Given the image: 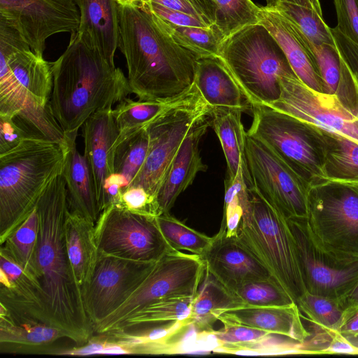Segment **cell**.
I'll use <instances>...</instances> for the list:
<instances>
[{
    "label": "cell",
    "instance_id": "obj_44",
    "mask_svg": "<svg viewBox=\"0 0 358 358\" xmlns=\"http://www.w3.org/2000/svg\"><path fill=\"white\" fill-rule=\"evenodd\" d=\"M134 213L157 217L160 215L155 197L139 186H128L115 203Z\"/></svg>",
    "mask_w": 358,
    "mask_h": 358
},
{
    "label": "cell",
    "instance_id": "obj_48",
    "mask_svg": "<svg viewBox=\"0 0 358 358\" xmlns=\"http://www.w3.org/2000/svg\"><path fill=\"white\" fill-rule=\"evenodd\" d=\"M336 45L354 73L358 72V45L345 37L336 27L331 28Z\"/></svg>",
    "mask_w": 358,
    "mask_h": 358
},
{
    "label": "cell",
    "instance_id": "obj_18",
    "mask_svg": "<svg viewBox=\"0 0 358 358\" xmlns=\"http://www.w3.org/2000/svg\"><path fill=\"white\" fill-rule=\"evenodd\" d=\"M145 326L149 327L136 332L120 329L104 334L120 343L127 355H173L198 350L199 331L188 316Z\"/></svg>",
    "mask_w": 358,
    "mask_h": 358
},
{
    "label": "cell",
    "instance_id": "obj_35",
    "mask_svg": "<svg viewBox=\"0 0 358 358\" xmlns=\"http://www.w3.org/2000/svg\"><path fill=\"white\" fill-rule=\"evenodd\" d=\"M38 218L36 208L22 224L1 245V250L18 264L37 285L34 260L37 242Z\"/></svg>",
    "mask_w": 358,
    "mask_h": 358
},
{
    "label": "cell",
    "instance_id": "obj_38",
    "mask_svg": "<svg viewBox=\"0 0 358 358\" xmlns=\"http://www.w3.org/2000/svg\"><path fill=\"white\" fill-rule=\"evenodd\" d=\"M291 21L313 45H336L331 28L323 20L322 15L309 8L285 2L275 8Z\"/></svg>",
    "mask_w": 358,
    "mask_h": 358
},
{
    "label": "cell",
    "instance_id": "obj_24",
    "mask_svg": "<svg viewBox=\"0 0 358 358\" xmlns=\"http://www.w3.org/2000/svg\"><path fill=\"white\" fill-rule=\"evenodd\" d=\"M78 131L65 134L62 170L69 210L96 224L101 213L93 176L85 155L76 146Z\"/></svg>",
    "mask_w": 358,
    "mask_h": 358
},
{
    "label": "cell",
    "instance_id": "obj_14",
    "mask_svg": "<svg viewBox=\"0 0 358 358\" xmlns=\"http://www.w3.org/2000/svg\"><path fill=\"white\" fill-rule=\"evenodd\" d=\"M303 285L310 294L341 299L358 284V258L339 257L320 248L307 218L287 220Z\"/></svg>",
    "mask_w": 358,
    "mask_h": 358
},
{
    "label": "cell",
    "instance_id": "obj_17",
    "mask_svg": "<svg viewBox=\"0 0 358 358\" xmlns=\"http://www.w3.org/2000/svg\"><path fill=\"white\" fill-rule=\"evenodd\" d=\"M280 96L266 105L358 142V118L333 95L315 91L295 75L280 80Z\"/></svg>",
    "mask_w": 358,
    "mask_h": 358
},
{
    "label": "cell",
    "instance_id": "obj_27",
    "mask_svg": "<svg viewBox=\"0 0 358 358\" xmlns=\"http://www.w3.org/2000/svg\"><path fill=\"white\" fill-rule=\"evenodd\" d=\"M311 49L323 86V93L335 96L358 118V80L336 45H313Z\"/></svg>",
    "mask_w": 358,
    "mask_h": 358
},
{
    "label": "cell",
    "instance_id": "obj_45",
    "mask_svg": "<svg viewBox=\"0 0 358 358\" xmlns=\"http://www.w3.org/2000/svg\"><path fill=\"white\" fill-rule=\"evenodd\" d=\"M336 27L345 37L358 45V0H334Z\"/></svg>",
    "mask_w": 358,
    "mask_h": 358
},
{
    "label": "cell",
    "instance_id": "obj_25",
    "mask_svg": "<svg viewBox=\"0 0 358 358\" xmlns=\"http://www.w3.org/2000/svg\"><path fill=\"white\" fill-rule=\"evenodd\" d=\"M80 12V24L76 32L88 46L114 63L119 48L118 5L116 0H73Z\"/></svg>",
    "mask_w": 358,
    "mask_h": 358
},
{
    "label": "cell",
    "instance_id": "obj_4",
    "mask_svg": "<svg viewBox=\"0 0 358 358\" xmlns=\"http://www.w3.org/2000/svg\"><path fill=\"white\" fill-rule=\"evenodd\" d=\"M63 162V145L37 136L0 154L1 245L36 208L48 184L62 173Z\"/></svg>",
    "mask_w": 358,
    "mask_h": 358
},
{
    "label": "cell",
    "instance_id": "obj_11",
    "mask_svg": "<svg viewBox=\"0 0 358 358\" xmlns=\"http://www.w3.org/2000/svg\"><path fill=\"white\" fill-rule=\"evenodd\" d=\"M200 92L190 101L160 115L147 126L149 147L143 165L128 186H139L156 198L184 139L210 113ZM127 186V187H128Z\"/></svg>",
    "mask_w": 358,
    "mask_h": 358
},
{
    "label": "cell",
    "instance_id": "obj_15",
    "mask_svg": "<svg viewBox=\"0 0 358 358\" xmlns=\"http://www.w3.org/2000/svg\"><path fill=\"white\" fill-rule=\"evenodd\" d=\"M156 262H141L99 254L83 292L86 313L93 326L126 301L152 270Z\"/></svg>",
    "mask_w": 358,
    "mask_h": 358
},
{
    "label": "cell",
    "instance_id": "obj_10",
    "mask_svg": "<svg viewBox=\"0 0 358 358\" xmlns=\"http://www.w3.org/2000/svg\"><path fill=\"white\" fill-rule=\"evenodd\" d=\"M205 271L200 255L170 250L156 262L150 274L128 299L94 325V333L104 334L117 329L130 315L161 299L194 297Z\"/></svg>",
    "mask_w": 358,
    "mask_h": 358
},
{
    "label": "cell",
    "instance_id": "obj_22",
    "mask_svg": "<svg viewBox=\"0 0 358 358\" xmlns=\"http://www.w3.org/2000/svg\"><path fill=\"white\" fill-rule=\"evenodd\" d=\"M113 108L97 111L83 124L85 156L90 165L101 212L103 185L113 173V148L119 135Z\"/></svg>",
    "mask_w": 358,
    "mask_h": 358
},
{
    "label": "cell",
    "instance_id": "obj_39",
    "mask_svg": "<svg viewBox=\"0 0 358 358\" xmlns=\"http://www.w3.org/2000/svg\"><path fill=\"white\" fill-rule=\"evenodd\" d=\"M158 226L170 246L201 256L213 241L209 237L187 226L169 213L156 217Z\"/></svg>",
    "mask_w": 358,
    "mask_h": 358
},
{
    "label": "cell",
    "instance_id": "obj_3",
    "mask_svg": "<svg viewBox=\"0 0 358 358\" xmlns=\"http://www.w3.org/2000/svg\"><path fill=\"white\" fill-rule=\"evenodd\" d=\"M50 107L64 134L78 131L94 113L113 108L131 94L127 77L75 32L52 62Z\"/></svg>",
    "mask_w": 358,
    "mask_h": 358
},
{
    "label": "cell",
    "instance_id": "obj_6",
    "mask_svg": "<svg viewBox=\"0 0 358 358\" xmlns=\"http://www.w3.org/2000/svg\"><path fill=\"white\" fill-rule=\"evenodd\" d=\"M218 57L250 106H266L278 100L280 79L295 75L276 40L259 22L245 26L227 37Z\"/></svg>",
    "mask_w": 358,
    "mask_h": 358
},
{
    "label": "cell",
    "instance_id": "obj_21",
    "mask_svg": "<svg viewBox=\"0 0 358 358\" xmlns=\"http://www.w3.org/2000/svg\"><path fill=\"white\" fill-rule=\"evenodd\" d=\"M210 126V113L201 119L184 139L157 195L160 215L169 213L178 196L192 184L197 173L207 170L199 145Z\"/></svg>",
    "mask_w": 358,
    "mask_h": 358
},
{
    "label": "cell",
    "instance_id": "obj_13",
    "mask_svg": "<svg viewBox=\"0 0 358 358\" xmlns=\"http://www.w3.org/2000/svg\"><path fill=\"white\" fill-rule=\"evenodd\" d=\"M245 155L257 192L286 220L307 218L310 185L261 141L248 134Z\"/></svg>",
    "mask_w": 358,
    "mask_h": 358
},
{
    "label": "cell",
    "instance_id": "obj_54",
    "mask_svg": "<svg viewBox=\"0 0 358 358\" xmlns=\"http://www.w3.org/2000/svg\"><path fill=\"white\" fill-rule=\"evenodd\" d=\"M0 283L1 286L6 288H11L12 287L8 275L1 268H0Z\"/></svg>",
    "mask_w": 358,
    "mask_h": 358
},
{
    "label": "cell",
    "instance_id": "obj_47",
    "mask_svg": "<svg viewBox=\"0 0 358 358\" xmlns=\"http://www.w3.org/2000/svg\"><path fill=\"white\" fill-rule=\"evenodd\" d=\"M143 3L148 5L152 13L164 22H170L178 26L211 27L203 20L184 13L173 10L155 3L148 1Z\"/></svg>",
    "mask_w": 358,
    "mask_h": 358
},
{
    "label": "cell",
    "instance_id": "obj_53",
    "mask_svg": "<svg viewBox=\"0 0 358 358\" xmlns=\"http://www.w3.org/2000/svg\"><path fill=\"white\" fill-rule=\"evenodd\" d=\"M340 302L345 309L358 305V284L348 294L340 299Z\"/></svg>",
    "mask_w": 358,
    "mask_h": 358
},
{
    "label": "cell",
    "instance_id": "obj_30",
    "mask_svg": "<svg viewBox=\"0 0 358 358\" xmlns=\"http://www.w3.org/2000/svg\"><path fill=\"white\" fill-rule=\"evenodd\" d=\"M243 110L214 107L210 112L211 127L220 142L227 162L226 178H234L243 168L252 181L245 155L246 134L241 121Z\"/></svg>",
    "mask_w": 358,
    "mask_h": 358
},
{
    "label": "cell",
    "instance_id": "obj_40",
    "mask_svg": "<svg viewBox=\"0 0 358 358\" xmlns=\"http://www.w3.org/2000/svg\"><path fill=\"white\" fill-rule=\"evenodd\" d=\"M302 317L310 323L334 331H338L345 308L340 300L315 295L306 292L296 301Z\"/></svg>",
    "mask_w": 358,
    "mask_h": 358
},
{
    "label": "cell",
    "instance_id": "obj_20",
    "mask_svg": "<svg viewBox=\"0 0 358 358\" xmlns=\"http://www.w3.org/2000/svg\"><path fill=\"white\" fill-rule=\"evenodd\" d=\"M258 19L282 48L296 77L310 89L323 93L310 43L301 31L275 9L260 7Z\"/></svg>",
    "mask_w": 358,
    "mask_h": 358
},
{
    "label": "cell",
    "instance_id": "obj_58",
    "mask_svg": "<svg viewBox=\"0 0 358 358\" xmlns=\"http://www.w3.org/2000/svg\"><path fill=\"white\" fill-rule=\"evenodd\" d=\"M357 185L358 187V185Z\"/></svg>",
    "mask_w": 358,
    "mask_h": 358
},
{
    "label": "cell",
    "instance_id": "obj_34",
    "mask_svg": "<svg viewBox=\"0 0 358 358\" xmlns=\"http://www.w3.org/2000/svg\"><path fill=\"white\" fill-rule=\"evenodd\" d=\"M148 147L146 127L119 134L113 148V173L123 175L130 184L144 164Z\"/></svg>",
    "mask_w": 358,
    "mask_h": 358
},
{
    "label": "cell",
    "instance_id": "obj_56",
    "mask_svg": "<svg viewBox=\"0 0 358 358\" xmlns=\"http://www.w3.org/2000/svg\"><path fill=\"white\" fill-rule=\"evenodd\" d=\"M146 0H116L117 3H139L145 2Z\"/></svg>",
    "mask_w": 358,
    "mask_h": 358
},
{
    "label": "cell",
    "instance_id": "obj_26",
    "mask_svg": "<svg viewBox=\"0 0 358 358\" xmlns=\"http://www.w3.org/2000/svg\"><path fill=\"white\" fill-rule=\"evenodd\" d=\"M296 303L284 306H241L217 316L223 324L250 327L303 343L311 335L302 323Z\"/></svg>",
    "mask_w": 358,
    "mask_h": 358
},
{
    "label": "cell",
    "instance_id": "obj_55",
    "mask_svg": "<svg viewBox=\"0 0 358 358\" xmlns=\"http://www.w3.org/2000/svg\"><path fill=\"white\" fill-rule=\"evenodd\" d=\"M343 335L345 337L348 341L358 351V334Z\"/></svg>",
    "mask_w": 358,
    "mask_h": 358
},
{
    "label": "cell",
    "instance_id": "obj_33",
    "mask_svg": "<svg viewBox=\"0 0 358 358\" xmlns=\"http://www.w3.org/2000/svg\"><path fill=\"white\" fill-rule=\"evenodd\" d=\"M322 130L326 141L323 166L326 182L358 185V142L343 134Z\"/></svg>",
    "mask_w": 358,
    "mask_h": 358
},
{
    "label": "cell",
    "instance_id": "obj_19",
    "mask_svg": "<svg viewBox=\"0 0 358 358\" xmlns=\"http://www.w3.org/2000/svg\"><path fill=\"white\" fill-rule=\"evenodd\" d=\"M200 257L204 262L206 271L232 293L246 282L275 280L235 238L217 233L210 245Z\"/></svg>",
    "mask_w": 358,
    "mask_h": 358
},
{
    "label": "cell",
    "instance_id": "obj_12",
    "mask_svg": "<svg viewBox=\"0 0 358 358\" xmlns=\"http://www.w3.org/2000/svg\"><path fill=\"white\" fill-rule=\"evenodd\" d=\"M98 250L105 254L141 262H157L173 249L156 217L132 213L111 203L94 225Z\"/></svg>",
    "mask_w": 358,
    "mask_h": 358
},
{
    "label": "cell",
    "instance_id": "obj_41",
    "mask_svg": "<svg viewBox=\"0 0 358 358\" xmlns=\"http://www.w3.org/2000/svg\"><path fill=\"white\" fill-rule=\"evenodd\" d=\"M233 293L248 306H284L295 303L274 280L246 282Z\"/></svg>",
    "mask_w": 358,
    "mask_h": 358
},
{
    "label": "cell",
    "instance_id": "obj_57",
    "mask_svg": "<svg viewBox=\"0 0 358 358\" xmlns=\"http://www.w3.org/2000/svg\"><path fill=\"white\" fill-rule=\"evenodd\" d=\"M355 74L356 75V77H357V80H358V72H357V73H355Z\"/></svg>",
    "mask_w": 358,
    "mask_h": 358
},
{
    "label": "cell",
    "instance_id": "obj_23",
    "mask_svg": "<svg viewBox=\"0 0 358 358\" xmlns=\"http://www.w3.org/2000/svg\"><path fill=\"white\" fill-rule=\"evenodd\" d=\"M0 351L2 353L49 354L52 345L66 338L59 328L13 314L0 303Z\"/></svg>",
    "mask_w": 358,
    "mask_h": 358
},
{
    "label": "cell",
    "instance_id": "obj_5",
    "mask_svg": "<svg viewBox=\"0 0 358 358\" xmlns=\"http://www.w3.org/2000/svg\"><path fill=\"white\" fill-rule=\"evenodd\" d=\"M52 62L32 50L0 62V116L15 119L32 134L63 144L65 134L52 115Z\"/></svg>",
    "mask_w": 358,
    "mask_h": 358
},
{
    "label": "cell",
    "instance_id": "obj_28",
    "mask_svg": "<svg viewBox=\"0 0 358 358\" xmlns=\"http://www.w3.org/2000/svg\"><path fill=\"white\" fill-rule=\"evenodd\" d=\"M94 224L70 210L64 222V237L69 259L82 294L96 265L99 250Z\"/></svg>",
    "mask_w": 358,
    "mask_h": 358
},
{
    "label": "cell",
    "instance_id": "obj_37",
    "mask_svg": "<svg viewBox=\"0 0 358 358\" xmlns=\"http://www.w3.org/2000/svg\"><path fill=\"white\" fill-rule=\"evenodd\" d=\"M193 299L169 297L151 303L127 317L117 329L185 319L190 313Z\"/></svg>",
    "mask_w": 358,
    "mask_h": 358
},
{
    "label": "cell",
    "instance_id": "obj_16",
    "mask_svg": "<svg viewBox=\"0 0 358 358\" xmlns=\"http://www.w3.org/2000/svg\"><path fill=\"white\" fill-rule=\"evenodd\" d=\"M0 16L18 29L34 52L43 55L49 37L76 32L80 18L73 0H0Z\"/></svg>",
    "mask_w": 358,
    "mask_h": 358
},
{
    "label": "cell",
    "instance_id": "obj_29",
    "mask_svg": "<svg viewBox=\"0 0 358 358\" xmlns=\"http://www.w3.org/2000/svg\"><path fill=\"white\" fill-rule=\"evenodd\" d=\"M194 83L212 108L248 109L242 90L218 57L199 59Z\"/></svg>",
    "mask_w": 358,
    "mask_h": 358
},
{
    "label": "cell",
    "instance_id": "obj_49",
    "mask_svg": "<svg viewBox=\"0 0 358 358\" xmlns=\"http://www.w3.org/2000/svg\"><path fill=\"white\" fill-rule=\"evenodd\" d=\"M129 185L128 180L123 175L117 173H111L104 182L101 211L110 204L116 203L121 192Z\"/></svg>",
    "mask_w": 358,
    "mask_h": 358
},
{
    "label": "cell",
    "instance_id": "obj_42",
    "mask_svg": "<svg viewBox=\"0 0 358 358\" xmlns=\"http://www.w3.org/2000/svg\"><path fill=\"white\" fill-rule=\"evenodd\" d=\"M218 8L216 25L225 38L240 29L259 23L260 7L251 0H214Z\"/></svg>",
    "mask_w": 358,
    "mask_h": 358
},
{
    "label": "cell",
    "instance_id": "obj_1",
    "mask_svg": "<svg viewBox=\"0 0 358 358\" xmlns=\"http://www.w3.org/2000/svg\"><path fill=\"white\" fill-rule=\"evenodd\" d=\"M36 208L38 228L34 268L40 289L39 318L80 346L94 331L66 251L64 222L69 206L62 173L48 184Z\"/></svg>",
    "mask_w": 358,
    "mask_h": 358
},
{
    "label": "cell",
    "instance_id": "obj_36",
    "mask_svg": "<svg viewBox=\"0 0 358 358\" xmlns=\"http://www.w3.org/2000/svg\"><path fill=\"white\" fill-rule=\"evenodd\" d=\"M162 22L177 43L200 59L219 56L222 43L226 38L216 24L206 27H185Z\"/></svg>",
    "mask_w": 358,
    "mask_h": 358
},
{
    "label": "cell",
    "instance_id": "obj_9",
    "mask_svg": "<svg viewBox=\"0 0 358 358\" xmlns=\"http://www.w3.org/2000/svg\"><path fill=\"white\" fill-rule=\"evenodd\" d=\"M307 224L323 250L339 257L358 258V187L333 181L310 187Z\"/></svg>",
    "mask_w": 358,
    "mask_h": 358
},
{
    "label": "cell",
    "instance_id": "obj_8",
    "mask_svg": "<svg viewBox=\"0 0 358 358\" xmlns=\"http://www.w3.org/2000/svg\"><path fill=\"white\" fill-rule=\"evenodd\" d=\"M252 122L247 134L261 141L310 187L325 182L326 141L320 127L260 104L250 105Z\"/></svg>",
    "mask_w": 358,
    "mask_h": 358
},
{
    "label": "cell",
    "instance_id": "obj_46",
    "mask_svg": "<svg viewBox=\"0 0 358 358\" xmlns=\"http://www.w3.org/2000/svg\"><path fill=\"white\" fill-rule=\"evenodd\" d=\"M35 136L15 119L0 116V154L17 146L24 138Z\"/></svg>",
    "mask_w": 358,
    "mask_h": 358
},
{
    "label": "cell",
    "instance_id": "obj_43",
    "mask_svg": "<svg viewBox=\"0 0 358 358\" xmlns=\"http://www.w3.org/2000/svg\"><path fill=\"white\" fill-rule=\"evenodd\" d=\"M200 19L209 26L216 24L218 8L214 0H146Z\"/></svg>",
    "mask_w": 358,
    "mask_h": 358
},
{
    "label": "cell",
    "instance_id": "obj_7",
    "mask_svg": "<svg viewBox=\"0 0 358 358\" xmlns=\"http://www.w3.org/2000/svg\"><path fill=\"white\" fill-rule=\"evenodd\" d=\"M236 240L271 274L296 303L306 292L287 220L252 188Z\"/></svg>",
    "mask_w": 358,
    "mask_h": 358
},
{
    "label": "cell",
    "instance_id": "obj_51",
    "mask_svg": "<svg viewBox=\"0 0 358 358\" xmlns=\"http://www.w3.org/2000/svg\"><path fill=\"white\" fill-rule=\"evenodd\" d=\"M337 331L342 334H358V305L345 309Z\"/></svg>",
    "mask_w": 358,
    "mask_h": 358
},
{
    "label": "cell",
    "instance_id": "obj_31",
    "mask_svg": "<svg viewBox=\"0 0 358 358\" xmlns=\"http://www.w3.org/2000/svg\"><path fill=\"white\" fill-rule=\"evenodd\" d=\"M203 279L202 285L193 299L188 317L199 329L212 331L220 313L245 305L207 271Z\"/></svg>",
    "mask_w": 358,
    "mask_h": 358
},
{
    "label": "cell",
    "instance_id": "obj_32",
    "mask_svg": "<svg viewBox=\"0 0 358 358\" xmlns=\"http://www.w3.org/2000/svg\"><path fill=\"white\" fill-rule=\"evenodd\" d=\"M199 94V92L194 83L185 93L171 100L141 101L127 97L112 110L119 134L145 127L160 115L190 101Z\"/></svg>",
    "mask_w": 358,
    "mask_h": 358
},
{
    "label": "cell",
    "instance_id": "obj_2",
    "mask_svg": "<svg viewBox=\"0 0 358 358\" xmlns=\"http://www.w3.org/2000/svg\"><path fill=\"white\" fill-rule=\"evenodd\" d=\"M117 5L131 93L141 101H167L188 91L200 58L175 41L145 3Z\"/></svg>",
    "mask_w": 358,
    "mask_h": 358
},
{
    "label": "cell",
    "instance_id": "obj_52",
    "mask_svg": "<svg viewBox=\"0 0 358 358\" xmlns=\"http://www.w3.org/2000/svg\"><path fill=\"white\" fill-rule=\"evenodd\" d=\"M267 8H275L280 2L294 3L309 8L322 15V8L319 0H266Z\"/></svg>",
    "mask_w": 358,
    "mask_h": 358
},
{
    "label": "cell",
    "instance_id": "obj_50",
    "mask_svg": "<svg viewBox=\"0 0 358 358\" xmlns=\"http://www.w3.org/2000/svg\"><path fill=\"white\" fill-rule=\"evenodd\" d=\"M324 354L358 355V351L337 331H332V337Z\"/></svg>",
    "mask_w": 358,
    "mask_h": 358
}]
</instances>
